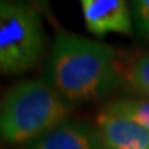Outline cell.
Wrapping results in <instances>:
<instances>
[{
	"instance_id": "obj_1",
	"label": "cell",
	"mask_w": 149,
	"mask_h": 149,
	"mask_svg": "<svg viewBox=\"0 0 149 149\" xmlns=\"http://www.w3.org/2000/svg\"><path fill=\"white\" fill-rule=\"evenodd\" d=\"M119 79L116 50L94 39L59 31L53 40L46 80L69 102L93 101Z\"/></svg>"
},
{
	"instance_id": "obj_2",
	"label": "cell",
	"mask_w": 149,
	"mask_h": 149,
	"mask_svg": "<svg viewBox=\"0 0 149 149\" xmlns=\"http://www.w3.org/2000/svg\"><path fill=\"white\" fill-rule=\"evenodd\" d=\"M70 102L46 79L22 80L6 91L0 108L1 139L31 144L66 120Z\"/></svg>"
},
{
	"instance_id": "obj_3",
	"label": "cell",
	"mask_w": 149,
	"mask_h": 149,
	"mask_svg": "<svg viewBox=\"0 0 149 149\" xmlns=\"http://www.w3.org/2000/svg\"><path fill=\"white\" fill-rule=\"evenodd\" d=\"M42 15L31 1L0 0L1 73H24L42 58L46 48Z\"/></svg>"
},
{
	"instance_id": "obj_4",
	"label": "cell",
	"mask_w": 149,
	"mask_h": 149,
	"mask_svg": "<svg viewBox=\"0 0 149 149\" xmlns=\"http://www.w3.org/2000/svg\"><path fill=\"white\" fill-rule=\"evenodd\" d=\"M79 3L86 28L94 36L133 35L134 21L128 0H79Z\"/></svg>"
},
{
	"instance_id": "obj_5",
	"label": "cell",
	"mask_w": 149,
	"mask_h": 149,
	"mask_svg": "<svg viewBox=\"0 0 149 149\" xmlns=\"http://www.w3.org/2000/svg\"><path fill=\"white\" fill-rule=\"evenodd\" d=\"M97 130L105 148L149 149V131L127 117L102 109L97 116Z\"/></svg>"
},
{
	"instance_id": "obj_6",
	"label": "cell",
	"mask_w": 149,
	"mask_h": 149,
	"mask_svg": "<svg viewBox=\"0 0 149 149\" xmlns=\"http://www.w3.org/2000/svg\"><path fill=\"white\" fill-rule=\"evenodd\" d=\"M26 149H105V145L98 130L84 123L65 120L32 141Z\"/></svg>"
},
{
	"instance_id": "obj_7",
	"label": "cell",
	"mask_w": 149,
	"mask_h": 149,
	"mask_svg": "<svg viewBox=\"0 0 149 149\" xmlns=\"http://www.w3.org/2000/svg\"><path fill=\"white\" fill-rule=\"evenodd\" d=\"M104 111L127 117L149 131V100L148 98H120L109 102Z\"/></svg>"
},
{
	"instance_id": "obj_8",
	"label": "cell",
	"mask_w": 149,
	"mask_h": 149,
	"mask_svg": "<svg viewBox=\"0 0 149 149\" xmlns=\"http://www.w3.org/2000/svg\"><path fill=\"white\" fill-rule=\"evenodd\" d=\"M126 79L134 90L149 100V51L137 55L126 70Z\"/></svg>"
},
{
	"instance_id": "obj_9",
	"label": "cell",
	"mask_w": 149,
	"mask_h": 149,
	"mask_svg": "<svg viewBox=\"0 0 149 149\" xmlns=\"http://www.w3.org/2000/svg\"><path fill=\"white\" fill-rule=\"evenodd\" d=\"M128 3L137 33L149 40V0H128Z\"/></svg>"
},
{
	"instance_id": "obj_10",
	"label": "cell",
	"mask_w": 149,
	"mask_h": 149,
	"mask_svg": "<svg viewBox=\"0 0 149 149\" xmlns=\"http://www.w3.org/2000/svg\"><path fill=\"white\" fill-rule=\"evenodd\" d=\"M31 1L35 4V7H36L37 10L40 11L43 15L53 24L54 26L58 28V22H57V18L54 15L53 7H51V0H31Z\"/></svg>"
},
{
	"instance_id": "obj_11",
	"label": "cell",
	"mask_w": 149,
	"mask_h": 149,
	"mask_svg": "<svg viewBox=\"0 0 149 149\" xmlns=\"http://www.w3.org/2000/svg\"><path fill=\"white\" fill-rule=\"evenodd\" d=\"M11 1H31V0H11ZM32 3V1H31Z\"/></svg>"
},
{
	"instance_id": "obj_12",
	"label": "cell",
	"mask_w": 149,
	"mask_h": 149,
	"mask_svg": "<svg viewBox=\"0 0 149 149\" xmlns=\"http://www.w3.org/2000/svg\"><path fill=\"white\" fill-rule=\"evenodd\" d=\"M105 149H109V148H105Z\"/></svg>"
}]
</instances>
